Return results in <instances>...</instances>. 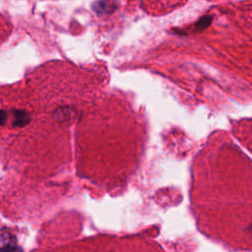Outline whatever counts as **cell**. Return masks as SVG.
<instances>
[{"label":"cell","mask_w":252,"mask_h":252,"mask_svg":"<svg viewBox=\"0 0 252 252\" xmlns=\"http://www.w3.org/2000/svg\"><path fill=\"white\" fill-rule=\"evenodd\" d=\"M0 252H22V249L18 246L16 238L5 231L0 234Z\"/></svg>","instance_id":"obj_1"}]
</instances>
